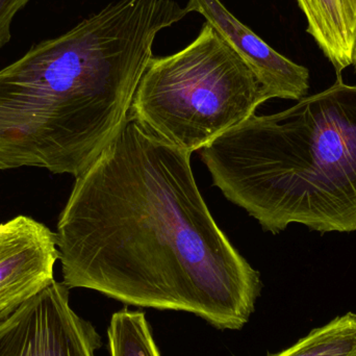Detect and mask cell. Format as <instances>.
Masks as SVG:
<instances>
[{"label": "cell", "mask_w": 356, "mask_h": 356, "mask_svg": "<svg viewBox=\"0 0 356 356\" xmlns=\"http://www.w3.org/2000/svg\"><path fill=\"white\" fill-rule=\"evenodd\" d=\"M63 284L125 305L186 312L219 330L248 323L261 274L216 223L191 154L129 112L75 178L58 221Z\"/></svg>", "instance_id": "obj_1"}, {"label": "cell", "mask_w": 356, "mask_h": 356, "mask_svg": "<svg viewBox=\"0 0 356 356\" xmlns=\"http://www.w3.org/2000/svg\"><path fill=\"white\" fill-rule=\"evenodd\" d=\"M163 29L145 0H116L0 70V171H87L129 116Z\"/></svg>", "instance_id": "obj_2"}, {"label": "cell", "mask_w": 356, "mask_h": 356, "mask_svg": "<svg viewBox=\"0 0 356 356\" xmlns=\"http://www.w3.org/2000/svg\"><path fill=\"white\" fill-rule=\"evenodd\" d=\"M200 158L213 186L265 232H356V86L341 75L288 110L251 115Z\"/></svg>", "instance_id": "obj_3"}, {"label": "cell", "mask_w": 356, "mask_h": 356, "mask_svg": "<svg viewBox=\"0 0 356 356\" xmlns=\"http://www.w3.org/2000/svg\"><path fill=\"white\" fill-rule=\"evenodd\" d=\"M271 98L247 63L205 22L184 49L152 56L129 112L154 135L192 154Z\"/></svg>", "instance_id": "obj_4"}, {"label": "cell", "mask_w": 356, "mask_h": 356, "mask_svg": "<svg viewBox=\"0 0 356 356\" xmlns=\"http://www.w3.org/2000/svg\"><path fill=\"white\" fill-rule=\"evenodd\" d=\"M102 337L56 280L0 325V356H96Z\"/></svg>", "instance_id": "obj_5"}, {"label": "cell", "mask_w": 356, "mask_h": 356, "mask_svg": "<svg viewBox=\"0 0 356 356\" xmlns=\"http://www.w3.org/2000/svg\"><path fill=\"white\" fill-rule=\"evenodd\" d=\"M58 261L56 234L31 217L0 243V325L54 282Z\"/></svg>", "instance_id": "obj_6"}, {"label": "cell", "mask_w": 356, "mask_h": 356, "mask_svg": "<svg viewBox=\"0 0 356 356\" xmlns=\"http://www.w3.org/2000/svg\"><path fill=\"white\" fill-rule=\"evenodd\" d=\"M188 13L204 17L247 63L272 98L300 100L309 89V69L289 60L241 22L221 0H188Z\"/></svg>", "instance_id": "obj_7"}, {"label": "cell", "mask_w": 356, "mask_h": 356, "mask_svg": "<svg viewBox=\"0 0 356 356\" xmlns=\"http://www.w3.org/2000/svg\"><path fill=\"white\" fill-rule=\"evenodd\" d=\"M315 40L337 74L353 65L356 42V0H297Z\"/></svg>", "instance_id": "obj_8"}, {"label": "cell", "mask_w": 356, "mask_h": 356, "mask_svg": "<svg viewBox=\"0 0 356 356\" xmlns=\"http://www.w3.org/2000/svg\"><path fill=\"white\" fill-rule=\"evenodd\" d=\"M269 356H356V314L338 316L286 350Z\"/></svg>", "instance_id": "obj_9"}, {"label": "cell", "mask_w": 356, "mask_h": 356, "mask_svg": "<svg viewBox=\"0 0 356 356\" xmlns=\"http://www.w3.org/2000/svg\"><path fill=\"white\" fill-rule=\"evenodd\" d=\"M108 338L111 356H161L143 312L115 313Z\"/></svg>", "instance_id": "obj_10"}, {"label": "cell", "mask_w": 356, "mask_h": 356, "mask_svg": "<svg viewBox=\"0 0 356 356\" xmlns=\"http://www.w3.org/2000/svg\"><path fill=\"white\" fill-rule=\"evenodd\" d=\"M31 0H0V49L10 40V24L17 13Z\"/></svg>", "instance_id": "obj_11"}, {"label": "cell", "mask_w": 356, "mask_h": 356, "mask_svg": "<svg viewBox=\"0 0 356 356\" xmlns=\"http://www.w3.org/2000/svg\"><path fill=\"white\" fill-rule=\"evenodd\" d=\"M27 218V216H17L6 223H0V243L14 236L24 225Z\"/></svg>", "instance_id": "obj_12"}, {"label": "cell", "mask_w": 356, "mask_h": 356, "mask_svg": "<svg viewBox=\"0 0 356 356\" xmlns=\"http://www.w3.org/2000/svg\"><path fill=\"white\" fill-rule=\"evenodd\" d=\"M353 65L355 66V72H356V42L355 45V49H353Z\"/></svg>", "instance_id": "obj_13"}]
</instances>
